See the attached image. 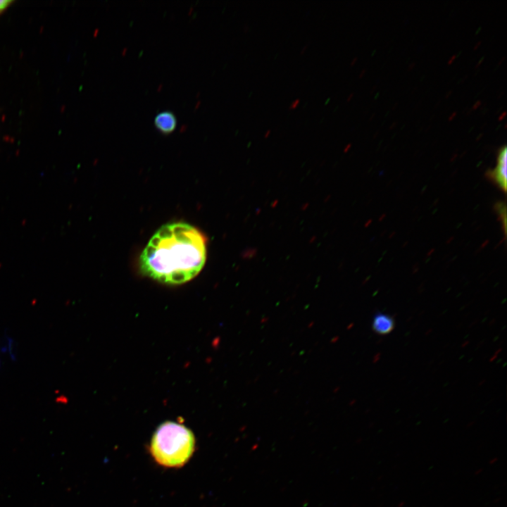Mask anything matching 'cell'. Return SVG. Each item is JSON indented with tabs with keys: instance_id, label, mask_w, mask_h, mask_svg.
Listing matches in <instances>:
<instances>
[{
	"instance_id": "8fae6325",
	"label": "cell",
	"mask_w": 507,
	"mask_h": 507,
	"mask_svg": "<svg viewBox=\"0 0 507 507\" xmlns=\"http://www.w3.org/2000/svg\"><path fill=\"white\" fill-rule=\"evenodd\" d=\"M243 28H244V29H243V30H244V32H248L249 30V26L248 25H244V27H243Z\"/></svg>"
},
{
	"instance_id": "4fadbf2b",
	"label": "cell",
	"mask_w": 507,
	"mask_h": 507,
	"mask_svg": "<svg viewBox=\"0 0 507 507\" xmlns=\"http://www.w3.org/2000/svg\"><path fill=\"white\" fill-rule=\"evenodd\" d=\"M356 60H357L356 57L353 58L351 62V65H353L356 63Z\"/></svg>"
},
{
	"instance_id": "3957f363",
	"label": "cell",
	"mask_w": 507,
	"mask_h": 507,
	"mask_svg": "<svg viewBox=\"0 0 507 507\" xmlns=\"http://www.w3.org/2000/svg\"><path fill=\"white\" fill-rule=\"evenodd\" d=\"M506 147L503 146L501 149L497 160V165L494 171L490 172V177L493 179L496 183L504 192L506 190L507 186V167H506Z\"/></svg>"
},
{
	"instance_id": "9c48e42d",
	"label": "cell",
	"mask_w": 507,
	"mask_h": 507,
	"mask_svg": "<svg viewBox=\"0 0 507 507\" xmlns=\"http://www.w3.org/2000/svg\"><path fill=\"white\" fill-rule=\"evenodd\" d=\"M11 2V1H0V13L6 8Z\"/></svg>"
},
{
	"instance_id": "5b68a950",
	"label": "cell",
	"mask_w": 507,
	"mask_h": 507,
	"mask_svg": "<svg viewBox=\"0 0 507 507\" xmlns=\"http://www.w3.org/2000/svg\"><path fill=\"white\" fill-rule=\"evenodd\" d=\"M154 125L163 134L171 133L176 127L177 119L171 111H163L154 118Z\"/></svg>"
},
{
	"instance_id": "ba28073f",
	"label": "cell",
	"mask_w": 507,
	"mask_h": 507,
	"mask_svg": "<svg viewBox=\"0 0 507 507\" xmlns=\"http://www.w3.org/2000/svg\"><path fill=\"white\" fill-rule=\"evenodd\" d=\"M300 104V99H294L289 105V110H294L297 108L299 104Z\"/></svg>"
},
{
	"instance_id": "8992f818",
	"label": "cell",
	"mask_w": 507,
	"mask_h": 507,
	"mask_svg": "<svg viewBox=\"0 0 507 507\" xmlns=\"http://www.w3.org/2000/svg\"><path fill=\"white\" fill-rule=\"evenodd\" d=\"M8 351L11 360L15 361L17 358V343L10 337H8Z\"/></svg>"
},
{
	"instance_id": "30bf717a",
	"label": "cell",
	"mask_w": 507,
	"mask_h": 507,
	"mask_svg": "<svg viewBox=\"0 0 507 507\" xmlns=\"http://www.w3.org/2000/svg\"><path fill=\"white\" fill-rule=\"evenodd\" d=\"M308 46V44H306L303 45V47H302L301 49L300 54H303L306 51V50L307 49Z\"/></svg>"
},
{
	"instance_id": "5bb4252c",
	"label": "cell",
	"mask_w": 507,
	"mask_h": 507,
	"mask_svg": "<svg viewBox=\"0 0 507 507\" xmlns=\"http://www.w3.org/2000/svg\"><path fill=\"white\" fill-rule=\"evenodd\" d=\"M353 94H349V96L347 97V99H346V100L349 101L351 99V97L353 96Z\"/></svg>"
},
{
	"instance_id": "7a4b0ae2",
	"label": "cell",
	"mask_w": 507,
	"mask_h": 507,
	"mask_svg": "<svg viewBox=\"0 0 507 507\" xmlns=\"http://www.w3.org/2000/svg\"><path fill=\"white\" fill-rule=\"evenodd\" d=\"M195 446L192 432L173 421L160 425L155 431L151 451L155 460L166 467H180L191 457Z\"/></svg>"
},
{
	"instance_id": "52a82bcc",
	"label": "cell",
	"mask_w": 507,
	"mask_h": 507,
	"mask_svg": "<svg viewBox=\"0 0 507 507\" xmlns=\"http://www.w3.org/2000/svg\"><path fill=\"white\" fill-rule=\"evenodd\" d=\"M8 337H9L6 333L4 336L0 339V351L1 353H6L8 351Z\"/></svg>"
},
{
	"instance_id": "6da1fadb",
	"label": "cell",
	"mask_w": 507,
	"mask_h": 507,
	"mask_svg": "<svg viewBox=\"0 0 507 507\" xmlns=\"http://www.w3.org/2000/svg\"><path fill=\"white\" fill-rule=\"evenodd\" d=\"M206 239L195 227L174 222L161 227L139 257L142 273L159 282L177 285L196 277L206 261Z\"/></svg>"
},
{
	"instance_id": "277c9868",
	"label": "cell",
	"mask_w": 507,
	"mask_h": 507,
	"mask_svg": "<svg viewBox=\"0 0 507 507\" xmlns=\"http://www.w3.org/2000/svg\"><path fill=\"white\" fill-rule=\"evenodd\" d=\"M394 326V319L390 315L378 312L373 318L372 329L377 334H388L393 331Z\"/></svg>"
},
{
	"instance_id": "7c38bea8",
	"label": "cell",
	"mask_w": 507,
	"mask_h": 507,
	"mask_svg": "<svg viewBox=\"0 0 507 507\" xmlns=\"http://www.w3.org/2000/svg\"><path fill=\"white\" fill-rule=\"evenodd\" d=\"M270 132H271V131L270 130H267L264 135L265 137H268L269 136V134H270Z\"/></svg>"
}]
</instances>
